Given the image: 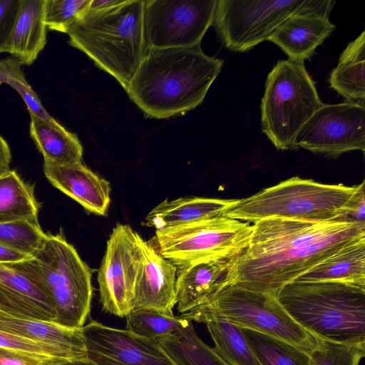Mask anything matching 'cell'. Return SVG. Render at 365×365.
Returning <instances> with one entry per match:
<instances>
[{
	"instance_id": "1",
	"label": "cell",
	"mask_w": 365,
	"mask_h": 365,
	"mask_svg": "<svg viewBox=\"0 0 365 365\" xmlns=\"http://www.w3.org/2000/svg\"><path fill=\"white\" fill-rule=\"evenodd\" d=\"M364 236L365 225L346 220L257 221L247 247L233 259L227 284L277 297L284 286Z\"/></svg>"
},
{
	"instance_id": "2",
	"label": "cell",
	"mask_w": 365,
	"mask_h": 365,
	"mask_svg": "<svg viewBox=\"0 0 365 365\" xmlns=\"http://www.w3.org/2000/svg\"><path fill=\"white\" fill-rule=\"evenodd\" d=\"M223 63L200 46L150 49L125 91L148 118L182 115L202 103Z\"/></svg>"
},
{
	"instance_id": "3",
	"label": "cell",
	"mask_w": 365,
	"mask_h": 365,
	"mask_svg": "<svg viewBox=\"0 0 365 365\" xmlns=\"http://www.w3.org/2000/svg\"><path fill=\"white\" fill-rule=\"evenodd\" d=\"M144 1L123 0L98 10L88 9L70 28L69 44L114 77L126 90L147 51Z\"/></svg>"
},
{
	"instance_id": "4",
	"label": "cell",
	"mask_w": 365,
	"mask_h": 365,
	"mask_svg": "<svg viewBox=\"0 0 365 365\" xmlns=\"http://www.w3.org/2000/svg\"><path fill=\"white\" fill-rule=\"evenodd\" d=\"M277 299L319 340L365 344V288L334 282L294 281Z\"/></svg>"
},
{
	"instance_id": "5",
	"label": "cell",
	"mask_w": 365,
	"mask_h": 365,
	"mask_svg": "<svg viewBox=\"0 0 365 365\" xmlns=\"http://www.w3.org/2000/svg\"><path fill=\"white\" fill-rule=\"evenodd\" d=\"M6 264L48 297L56 311L55 323L71 329L84 327L93 295L92 270L61 235H46L29 258Z\"/></svg>"
},
{
	"instance_id": "6",
	"label": "cell",
	"mask_w": 365,
	"mask_h": 365,
	"mask_svg": "<svg viewBox=\"0 0 365 365\" xmlns=\"http://www.w3.org/2000/svg\"><path fill=\"white\" fill-rule=\"evenodd\" d=\"M364 185L324 184L293 177L250 197L235 199L222 212L250 223L279 218L306 221L344 220Z\"/></svg>"
},
{
	"instance_id": "7",
	"label": "cell",
	"mask_w": 365,
	"mask_h": 365,
	"mask_svg": "<svg viewBox=\"0 0 365 365\" xmlns=\"http://www.w3.org/2000/svg\"><path fill=\"white\" fill-rule=\"evenodd\" d=\"M323 105L304 62L279 61L265 83L262 130L277 150L296 149L297 133Z\"/></svg>"
},
{
	"instance_id": "8",
	"label": "cell",
	"mask_w": 365,
	"mask_h": 365,
	"mask_svg": "<svg viewBox=\"0 0 365 365\" xmlns=\"http://www.w3.org/2000/svg\"><path fill=\"white\" fill-rule=\"evenodd\" d=\"M252 225L222 215L185 226L156 230L150 242L178 269L237 257L247 247Z\"/></svg>"
},
{
	"instance_id": "9",
	"label": "cell",
	"mask_w": 365,
	"mask_h": 365,
	"mask_svg": "<svg viewBox=\"0 0 365 365\" xmlns=\"http://www.w3.org/2000/svg\"><path fill=\"white\" fill-rule=\"evenodd\" d=\"M203 304L241 328L283 340L307 353L319 341L299 326L272 295L227 284Z\"/></svg>"
},
{
	"instance_id": "10",
	"label": "cell",
	"mask_w": 365,
	"mask_h": 365,
	"mask_svg": "<svg viewBox=\"0 0 365 365\" xmlns=\"http://www.w3.org/2000/svg\"><path fill=\"white\" fill-rule=\"evenodd\" d=\"M217 4V0L144 1L146 51L200 46L213 24Z\"/></svg>"
},
{
	"instance_id": "11",
	"label": "cell",
	"mask_w": 365,
	"mask_h": 365,
	"mask_svg": "<svg viewBox=\"0 0 365 365\" xmlns=\"http://www.w3.org/2000/svg\"><path fill=\"white\" fill-rule=\"evenodd\" d=\"M303 0H218L213 24L226 48L244 52L268 40Z\"/></svg>"
},
{
	"instance_id": "12",
	"label": "cell",
	"mask_w": 365,
	"mask_h": 365,
	"mask_svg": "<svg viewBox=\"0 0 365 365\" xmlns=\"http://www.w3.org/2000/svg\"><path fill=\"white\" fill-rule=\"evenodd\" d=\"M143 240L128 225L117 224L113 228L98 273L104 312L123 317L133 309Z\"/></svg>"
},
{
	"instance_id": "13",
	"label": "cell",
	"mask_w": 365,
	"mask_h": 365,
	"mask_svg": "<svg viewBox=\"0 0 365 365\" xmlns=\"http://www.w3.org/2000/svg\"><path fill=\"white\" fill-rule=\"evenodd\" d=\"M296 149L302 148L330 158L365 150L364 103L324 104L297 133Z\"/></svg>"
},
{
	"instance_id": "14",
	"label": "cell",
	"mask_w": 365,
	"mask_h": 365,
	"mask_svg": "<svg viewBox=\"0 0 365 365\" xmlns=\"http://www.w3.org/2000/svg\"><path fill=\"white\" fill-rule=\"evenodd\" d=\"M82 329L86 356L99 365H175L157 339L96 321Z\"/></svg>"
},
{
	"instance_id": "15",
	"label": "cell",
	"mask_w": 365,
	"mask_h": 365,
	"mask_svg": "<svg viewBox=\"0 0 365 365\" xmlns=\"http://www.w3.org/2000/svg\"><path fill=\"white\" fill-rule=\"evenodd\" d=\"M178 268L162 257L149 242H142V262L133 299V309L173 312L177 304Z\"/></svg>"
},
{
	"instance_id": "16",
	"label": "cell",
	"mask_w": 365,
	"mask_h": 365,
	"mask_svg": "<svg viewBox=\"0 0 365 365\" xmlns=\"http://www.w3.org/2000/svg\"><path fill=\"white\" fill-rule=\"evenodd\" d=\"M44 174L57 189L76 200L86 210L106 215L110 202L108 181L78 162L56 165L44 161Z\"/></svg>"
},
{
	"instance_id": "17",
	"label": "cell",
	"mask_w": 365,
	"mask_h": 365,
	"mask_svg": "<svg viewBox=\"0 0 365 365\" xmlns=\"http://www.w3.org/2000/svg\"><path fill=\"white\" fill-rule=\"evenodd\" d=\"M0 311L23 319L55 322L48 297L30 279L6 264H0Z\"/></svg>"
},
{
	"instance_id": "18",
	"label": "cell",
	"mask_w": 365,
	"mask_h": 365,
	"mask_svg": "<svg viewBox=\"0 0 365 365\" xmlns=\"http://www.w3.org/2000/svg\"><path fill=\"white\" fill-rule=\"evenodd\" d=\"M233 259L212 260L178 269L175 289L178 312L184 314L203 304L227 285Z\"/></svg>"
},
{
	"instance_id": "19",
	"label": "cell",
	"mask_w": 365,
	"mask_h": 365,
	"mask_svg": "<svg viewBox=\"0 0 365 365\" xmlns=\"http://www.w3.org/2000/svg\"><path fill=\"white\" fill-rule=\"evenodd\" d=\"M327 17L292 14L269 38L280 47L289 59L304 62L310 58L334 30Z\"/></svg>"
},
{
	"instance_id": "20",
	"label": "cell",
	"mask_w": 365,
	"mask_h": 365,
	"mask_svg": "<svg viewBox=\"0 0 365 365\" xmlns=\"http://www.w3.org/2000/svg\"><path fill=\"white\" fill-rule=\"evenodd\" d=\"M184 314L192 321L205 324L215 343L213 349L228 365H261L243 328L204 304Z\"/></svg>"
},
{
	"instance_id": "21",
	"label": "cell",
	"mask_w": 365,
	"mask_h": 365,
	"mask_svg": "<svg viewBox=\"0 0 365 365\" xmlns=\"http://www.w3.org/2000/svg\"><path fill=\"white\" fill-rule=\"evenodd\" d=\"M82 329L67 328L53 322L19 318L0 311V330L53 346L66 353L72 360L87 358Z\"/></svg>"
},
{
	"instance_id": "22",
	"label": "cell",
	"mask_w": 365,
	"mask_h": 365,
	"mask_svg": "<svg viewBox=\"0 0 365 365\" xmlns=\"http://www.w3.org/2000/svg\"><path fill=\"white\" fill-rule=\"evenodd\" d=\"M233 200L199 197L166 199L147 215L145 225L156 230L185 226L222 215Z\"/></svg>"
},
{
	"instance_id": "23",
	"label": "cell",
	"mask_w": 365,
	"mask_h": 365,
	"mask_svg": "<svg viewBox=\"0 0 365 365\" xmlns=\"http://www.w3.org/2000/svg\"><path fill=\"white\" fill-rule=\"evenodd\" d=\"M45 0H22L5 52L31 65L46 44L43 20Z\"/></svg>"
},
{
	"instance_id": "24",
	"label": "cell",
	"mask_w": 365,
	"mask_h": 365,
	"mask_svg": "<svg viewBox=\"0 0 365 365\" xmlns=\"http://www.w3.org/2000/svg\"><path fill=\"white\" fill-rule=\"evenodd\" d=\"M296 281L334 282L365 288V236L349 242Z\"/></svg>"
},
{
	"instance_id": "25",
	"label": "cell",
	"mask_w": 365,
	"mask_h": 365,
	"mask_svg": "<svg viewBox=\"0 0 365 365\" xmlns=\"http://www.w3.org/2000/svg\"><path fill=\"white\" fill-rule=\"evenodd\" d=\"M30 135L44 161L56 165L81 162L83 147L78 137L63 125L55 126L30 114Z\"/></svg>"
},
{
	"instance_id": "26",
	"label": "cell",
	"mask_w": 365,
	"mask_h": 365,
	"mask_svg": "<svg viewBox=\"0 0 365 365\" xmlns=\"http://www.w3.org/2000/svg\"><path fill=\"white\" fill-rule=\"evenodd\" d=\"M330 87L347 101L364 103L365 32L350 42L329 77Z\"/></svg>"
},
{
	"instance_id": "27",
	"label": "cell",
	"mask_w": 365,
	"mask_h": 365,
	"mask_svg": "<svg viewBox=\"0 0 365 365\" xmlns=\"http://www.w3.org/2000/svg\"><path fill=\"white\" fill-rule=\"evenodd\" d=\"M158 341L175 365H228L197 336L192 321Z\"/></svg>"
},
{
	"instance_id": "28",
	"label": "cell",
	"mask_w": 365,
	"mask_h": 365,
	"mask_svg": "<svg viewBox=\"0 0 365 365\" xmlns=\"http://www.w3.org/2000/svg\"><path fill=\"white\" fill-rule=\"evenodd\" d=\"M38 211L33 186L14 170L0 174V223L37 219Z\"/></svg>"
},
{
	"instance_id": "29",
	"label": "cell",
	"mask_w": 365,
	"mask_h": 365,
	"mask_svg": "<svg viewBox=\"0 0 365 365\" xmlns=\"http://www.w3.org/2000/svg\"><path fill=\"white\" fill-rule=\"evenodd\" d=\"M243 331L261 365H309L307 351L275 337L247 329Z\"/></svg>"
},
{
	"instance_id": "30",
	"label": "cell",
	"mask_w": 365,
	"mask_h": 365,
	"mask_svg": "<svg viewBox=\"0 0 365 365\" xmlns=\"http://www.w3.org/2000/svg\"><path fill=\"white\" fill-rule=\"evenodd\" d=\"M125 318L126 330L138 336L154 339L175 333L190 319L185 314L175 317L173 312L153 309H133Z\"/></svg>"
},
{
	"instance_id": "31",
	"label": "cell",
	"mask_w": 365,
	"mask_h": 365,
	"mask_svg": "<svg viewBox=\"0 0 365 365\" xmlns=\"http://www.w3.org/2000/svg\"><path fill=\"white\" fill-rule=\"evenodd\" d=\"M46 237L37 219L0 223V245L31 256Z\"/></svg>"
},
{
	"instance_id": "32",
	"label": "cell",
	"mask_w": 365,
	"mask_h": 365,
	"mask_svg": "<svg viewBox=\"0 0 365 365\" xmlns=\"http://www.w3.org/2000/svg\"><path fill=\"white\" fill-rule=\"evenodd\" d=\"M309 355V365H359L365 355V344L319 340Z\"/></svg>"
},
{
	"instance_id": "33",
	"label": "cell",
	"mask_w": 365,
	"mask_h": 365,
	"mask_svg": "<svg viewBox=\"0 0 365 365\" xmlns=\"http://www.w3.org/2000/svg\"><path fill=\"white\" fill-rule=\"evenodd\" d=\"M91 0H45L43 20L47 29L67 34L88 9Z\"/></svg>"
},
{
	"instance_id": "34",
	"label": "cell",
	"mask_w": 365,
	"mask_h": 365,
	"mask_svg": "<svg viewBox=\"0 0 365 365\" xmlns=\"http://www.w3.org/2000/svg\"><path fill=\"white\" fill-rule=\"evenodd\" d=\"M0 347L29 354L47 361L72 360L61 349L0 330Z\"/></svg>"
},
{
	"instance_id": "35",
	"label": "cell",
	"mask_w": 365,
	"mask_h": 365,
	"mask_svg": "<svg viewBox=\"0 0 365 365\" xmlns=\"http://www.w3.org/2000/svg\"><path fill=\"white\" fill-rule=\"evenodd\" d=\"M7 84L14 88L25 102L29 113L55 126L61 125L43 106L38 95L31 88L26 78L9 79Z\"/></svg>"
},
{
	"instance_id": "36",
	"label": "cell",
	"mask_w": 365,
	"mask_h": 365,
	"mask_svg": "<svg viewBox=\"0 0 365 365\" xmlns=\"http://www.w3.org/2000/svg\"><path fill=\"white\" fill-rule=\"evenodd\" d=\"M22 0H0V53L6 51Z\"/></svg>"
},
{
	"instance_id": "37",
	"label": "cell",
	"mask_w": 365,
	"mask_h": 365,
	"mask_svg": "<svg viewBox=\"0 0 365 365\" xmlns=\"http://www.w3.org/2000/svg\"><path fill=\"white\" fill-rule=\"evenodd\" d=\"M51 361H53L0 347V365H47Z\"/></svg>"
},
{
	"instance_id": "38",
	"label": "cell",
	"mask_w": 365,
	"mask_h": 365,
	"mask_svg": "<svg viewBox=\"0 0 365 365\" xmlns=\"http://www.w3.org/2000/svg\"><path fill=\"white\" fill-rule=\"evenodd\" d=\"M334 1L319 0H303L294 14L310 15L329 18Z\"/></svg>"
},
{
	"instance_id": "39",
	"label": "cell",
	"mask_w": 365,
	"mask_h": 365,
	"mask_svg": "<svg viewBox=\"0 0 365 365\" xmlns=\"http://www.w3.org/2000/svg\"><path fill=\"white\" fill-rule=\"evenodd\" d=\"M23 63L16 58L0 59V83L9 80L24 78L21 67Z\"/></svg>"
},
{
	"instance_id": "40",
	"label": "cell",
	"mask_w": 365,
	"mask_h": 365,
	"mask_svg": "<svg viewBox=\"0 0 365 365\" xmlns=\"http://www.w3.org/2000/svg\"><path fill=\"white\" fill-rule=\"evenodd\" d=\"M344 220L365 225V190L364 185L360 189L346 212Z\"/></svg>"
},
{
	"instance_id": "41",
	"label": "cell",
	"mask_w": 365,
	"mask_h": 365,
	"mask_svg": "<svg viewBox=\"0 0 365 365\" xmlns=\"http://www.w3.org/2000/svg\"><path fill=\"white\" fill-rule=\"evenodd\" d=\"M31 256L10 250L0 245V264H9L20 262Z\"/></svg>"
},
{
	"instance_id": "42",
	"label": "cell",
	"mask_w": 365,
	"mask_h": 365,
	"mask_svg": "<svg viewBox=\"0 0 365 365\" xmlns=\"http://www.w3.org/2000/svg\"><path fill=\"white\" fill-rule=\"evenodd\" d=\"M11 154L7 142L0 135V174L9 170Z\"/></svg>"
},
{
	"instance_id": "43",
	"label": "cell",
	"mask_w": 365,
	"mask_h": 365,
	"mask_svg": "<svg viewBox=\"0 0 365 365\" xmlns=\"http://www.w3.org/2000/svg\"><path fill=\"white\" fill-rule=\"evenodd\" d=\"M123 0H91L89 9L92 10L103 9L120 4Z\"/></svg>"
},
{
	"instance_id": "44",
	"label": "cell",
	"mask_w": 365,
	"mask_h": 365,
	"mask_svg": "<svg viewBox=\"0 0 365 365\" xmlns=\"http://www.w3.org/2000/svg\"><path fill=\"white\" fill-rule=\"evenodd\" d=\"M47 365H99L88 358L73 360H56Z\"/></svg>"
}]
</instances>
